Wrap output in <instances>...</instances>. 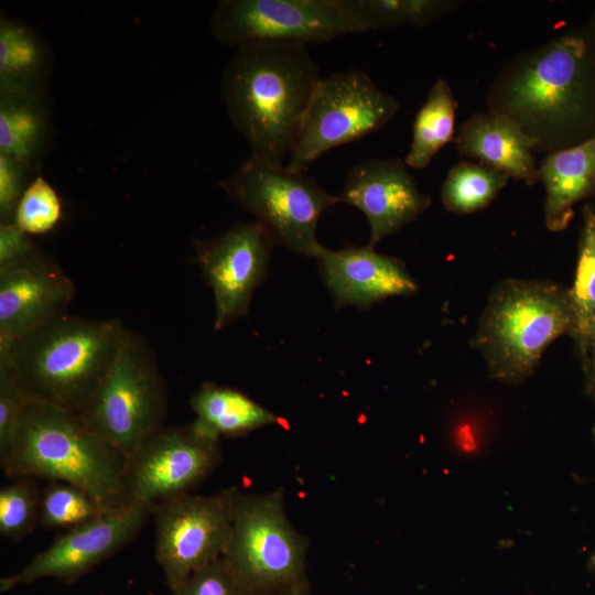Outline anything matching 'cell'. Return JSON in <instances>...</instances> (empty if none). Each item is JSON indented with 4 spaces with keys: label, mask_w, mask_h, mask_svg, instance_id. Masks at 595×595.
Returning a JSON list of instances; mask_svg holds the SVG:
<instances>
[{
    "label": "cell",
    "mask_w": 595,
    "mask_h": 595,
    "mask_svg": "<svg viewBox=\"0 0 595 595\" xmlns=\"http://www.w3.org/2000/svg\"><path fill=\"white\" fill-rule=\"evenodd\" d=\"M487 110L515 122L550 153L595 134V73L584 32L572 31L512 57L486 94Z\"/></svg>",
    "instance_id": "obj_1"
},
{
    "label": "cell",
    "mask_w": 595,
    "mask_h": 595,
    "mask_svg": "<svg viewBox=\"0 0 595 595\" xmlns=\"http://www.w3.org/2000/svg\"><path fill=\"white\" fill-rule=\"evenodd\" d=\"M320 79L307 45L253 43L236 48L224 67L220 91L250 156L285 165Z\"/></svg>",
    "instance_id": "obj_2"
},
{
    "label": "cell",
    "mask_w": 595,
    "mask_h": 595,
    "mask_svg": "<svg viewBox=\"0 0 595 595\" xmlns=\"http://www.w3.org/2000/svg\"><path fill=\"white\" fill-rule=\"evenodd\" d=\"M127 327L115 317L67 312L0 348L6 366L30 400L82 413L109 370Z\"/></svg>",
    "instance_id": "obj_3"
},
{
    "label": "cell",
    "mask_w": 595,
    "mask_h": 595,
    "mask_svg": "<svg viewBox=\"0 0 595 595\" xmlns=\"http://www.w3.org/2000/svg\"><path fill=\"white\" fill-rule=\"evenodd\" d=\"M127 457L93 430L79 413L28 400L6 475L43 477L75 485L104 511L129 504Z\"/></svg>",
    "instance_id": "obj_4"
},
{
    "label": "cell",
    "mask_w": 595,
    "mask_h": 595,
    "mask_svg": "<svg viewBox=\"0 0 595 595\" xmlns=\"http://www.w3.org/2000/svg\"><path fill=\"white\" fill-rule=\"evenodd\" d=\"M575 326L570 289L550 281L508 279L497 284L472 338L489 376L519 385L558 337Z\"/></svg>",
    "instance_id": "obj_5"
},
{
    "label": "cell",
    "mask_w": 595,
    "mask_h": 595,
    "mask_svg": "<svg viewBox=\"0 0 595 595\" xmlns=\"http://www.w3.org/2000/svg\"><path fill=\"white\" fill-rule=\"evenodd\" d=\"M166 412L167 388L154 350L127 327L109 370L79 414L128 461L164 426Z\"/></svg>",
    "instance_id": "obj_6"
},
{
    "label": "cell",
    "mask_w": 595,
    "mask_h": 595,
    "mask_svg": "<svg viewBox=\"0 0 595 595\" xmlns=\"http://www.w3.org/2000/svg\"><path fill=\"white\" fill-rule=\"evenodd\" d=\"M283 501L282 490L235 493L221 558L245 595H266L307 580V544L288 520Z\"/></svg>",
    "instance_id": "obj_7"
},
{
    "label": "cell",
    "mask_w": 595,
    "mask_h": 595,
    "mask_svg": "<svg viewBox=\"0 0 595 595\" xmlns=\"http://www.w3.org/2000/svg\"><path fill=\"white\" fill-rule=\"evenodd\" d=\"M219 186L241 208L255 215L275 245L316 257L323 247L316 237L322 213L338 203L305 173L274 166L249 156Z\"/></svg>",
    "instance_id": "obj_8"
},
{
    "label": "cell",
    "mask_w": 595,
    "mask_h": 595,
    "mask_svg": "<svg viewBox=\"0 0 595 595\" xmlns=\"http://www.w3.org/2000/svg\"><path fill=\"white\" fill-rule=\"evenodd\" d=\"M399 108L398 100L381 90L363 71L350 69L321 77L285 167L305 173L327 151L385 127Z\"/></svg>",
    "instance_id": "obj_9"
},
{
    "label": "cell",
    "mask_w": 595,
    "mask_h": 595,
    "mask_svg": "<svg viewBox=\"0 0 595 595\" xmlns=\"http://www.w3.org/2000/svg\"><path fill=\"white\" fill-rule=\"evenodd\" d=\"M214 39L235 48L253 43L321 44L356 33L346 0H220L209 19Z\"/></svg>",
    "instance_id": "obj_10"
},
{
    "label": "cell",
    "mask_w": 595,
    "mask_h": 595,
    "mask_svg": "<svg viewBox=\"0 0 595 595\" xmlns=\"http://www.w3.org/2000/svg\"><path fill=\"white\" fill-rule=\"evenodd\" d=\"M236 487L209 496L184 494L155 505V560L171 592L221 558L229 542Z\"/></svg>",
    "instance_id": "obj_11"
},
{
    "label": "cell",
    "mask_w": 595,
    "mask_h": 595,
    "mask_svg": "<svg viewBox=\"0 0 595 595\" xmlns=\"http://www.w3.org/2000/svg\"><path fill=\"white\" fill-rule=\"evenodd\" d=\"M219 440L196 421L182 426H162L128 458L129 501L153 508L188 494L217 466Z\"/></svg>",
    "instance_id": "obj_12"
},
{
    "label": "cell",
    "mask_w": 595,
    "mask_h": 595,
    "mask_svg": "<svg viewBox=\"0 0 595 595\" xmlns=\"http://www.w3.org/2000/svg\"><path fill=\"white\" fill-rule=\"evenodd\" d=\"M274 245L257 220L237 223L212 239L193 240L194 261L214 294L215 332L248 313Z\"/></svg>",
    "instance_id": "obj_13"
},
{
    "label": "cell",
    "mask_w": 595,
    "mask_h": 595,
    "mask_svg": "<svg viewBox=\"0 0 595 595\" xmlns=\"http://www.w3.org/2000/svg\"><path fill=\"white\" fill-rule=\"evenodd\" d=\"M151 517V507L132 502L69 529L22 570L2 577L0 591L8 592L43 577H54L65 583L76 582L130 543Z\"/></svg>",
    "instance_id": "obj_14"
},
{
    "label": "cell",
    "mask_w": 595,
    "mask_h": 595,
    "mask_svg": "<svg viewBox=\"0 0 595 595\" xmlns=\"http://www.w3.org/2000/svg\"><path fill=\"white\" fill-rule=\"evenodd\" d=\"M337 199L364 213L370 226V247L415 220L432 204L399 158L371 159L353 165Z\"/></svg>",
    "instance_id": "obj_15"
},
{
    "label": "cell",
    "mask_w": 595,
    "mask_h": 595,
    "mask_svg": "<svg viewBox=\"0 0 595 595\" xmlns=\"http://www.w3.org/2000/svg\"><path fill=\"white\" fill-rule=\"evenodd\" d=\"M75 284L41 249L0 269V348L66 312Z\"/></svg>",
    "instance_id": "obj_16"
},
{
    "label": "cell",
    "mask_w": 595,
    "mask_h": 595,
    "mask_svg": "<svg viewBox=\"0 0 595 595\" xmlns=\"http://www.w3.org/2000/svg\"><path fill=\"white\" fill-rule=\"evenodd\" d=\"M315 258L336 307L368 309L383 299L411 295L418 290L400 260L368 245L340 250L322 247Z\"/></svg>",
    "instance_id": "obj_17"
},
{
    "label": "cell",
    "mask_w": 595,
    "mask_h": 595,
    "mask_svg": "<svg viewBox=\"0 0 595 595\" xmlns=\"http://www.w3.org/2000/svg\"><path fill=\"white\" fill-rule=\"evenodd\" d=\"M456 151L508 175L533 185L540 182L536 143L515 122L488 111L473 113L455 133Z\"/></svg>",
    "instance_id": "obj_18"
},
{
    "label": "cell",
    "mask_w": 595,
    "mask_h": 595,
    "mask_svg": "<svg viewBox=\"0 0 595 595\" xmlns=\"http://www.w3.org/2000/svg\"><path fill=\"white\" fill-rule=\"evenodd\" d=\"M539 172L545 190V226L562 231L574 217L575 205L594 194L595 134L576 145L547 153Z\"/></svg>",
    "instance_id": "obj_19"
},
{
    "label": "cell",
    "mask_w": 595,
    "mask_h": 595,
    "mask_svg": "<svg viewBox=\"0 0 595 595\" xmlns=\"http://www.w3.org/2000/svg\"><path fill=\"white\" fill-rule=\"evenodd\" d=\"M44 94L0 93V154L36 170L48 141Z\"/></svg>",
    "instance_id": "obj_20"
},
{
    "label": "cell",
    "mask_w": 595,
    "mask_h": 595,
    "mask_svg": "<svg viewBox=\"0 0 595 595\" xmlns=\"http://www.w3.org/2000/svg\"><path fill=\"white\" fill-rule=\"evenodd\" d=\"M195 421L218 437H236L275 424L279 418L244 392L205 381L191 397Z\"/></svg>",
    "instance_id": "obj_21"
},
{
    "label": "cell",
    "mask_w": 595,
    "mask_h": 595,
    "mask_svg": "<svg viewBox=\"0 0 595 595\" xmlns=\"http://www.w3.org/2000/svg\"><path fill=\"white\" fill-rule=\"evenodd\" d=\"M48 53L40 36L22 22L0 20V93L44 94Z\"/></svg>",
    "instance_id": "obj_22"
},
{
    "label": "cell",
    "mask_w": 595,
    "mask_h": 595,
    "mask_svg": "<svg viewBox=\"0 0 595 595\" xmlns=\"http://www.w3.org/2000/svg\"><path fill=\"white\" fill-rule=\"evenodd\" d=\"M456 101L450 84L437 78L419 109L404 162L412 169L426 167L440 150L454 140Z\"/></svg>",
    "instance_id": "obj_23"
},
{
    "label": "cell",
    "mask_w": 595,
    "mask_h": 595,
    "mask_svg": "<svg viewBox=\"0 0 595 595\" xmlns=\"http://www.w3.org/2000/svg\"><path fill=\"white\" fill-rule=\"evenodd\" d=\"M356 32L378 31L404 24L428 25L459 4L454 0H346Z\"/></svg>",
    "instance_id": "obj_24"
},
{
    "label": "cell",
    "mask_w": 595,
    "mask_h": 595,
    "mask_svg": "<svg viewBox=\"0 0 595 595\" xmlns=\"http://www.w3.org/2000/svg\"><path fill=\"white\" fill-rule=\"evenodd\" d=\"M508 175L479 162L463 161L447 173L441 188L445 210L470 214L488 206L507 185Z\"/></svg>",
    "instance_id": "obj_25"
},
{
    "label": "cell",
    "mask_w": 595,
    "mask_h": 595,
    "mask_svg": "<svg viewBox=\"0 0 595 595\" xmlns=\"http://www.w3.org/2000/svg\"><path fill=\"white\" fill-rule=\"evenodd\" d=\"M575 326V339L583 361L586 357L587 332L595 318V205L586 203L582 209L577 263L573 286L570 289Z\"/></svg>",
    "instance_id": "obj_26"
},
{
    "label": "cell",
    "mask_w": 595,
    "mask_h": 595,
    "mask_svg": "<svg viewBox=\"0 0 595 595\" xmlns=\"http://www.w3.org/2000/svg\"><path fill=\"white\" fill-rule=\"evenodd\" d=\"M104 512L107 511L84 489L68 483L51 480L41 494L39 524L46 529L67 531Z\"/></svg>",
    "instance_id": "obj_27"
},
{
    "label": "cell",
    "mask_w": 595,
    "mask_h": 595,
    "mask_svg": "<svg viewBox=\"0 0 595 595\" xmlns=\"http://www.w3.org/2000/svg\"><path fill=\"white\" fill-rule=\"evenodd\" d=\"M41 494L30 477L0 489V533L11 541H20L33 532L40 520Z\"/></svg>",
    "instance_id": "obj_28"
},
{
    "label": "cell",
    "mask_w": 595,
    "mask_h": 595,
    "mask_svg": "<svg viewBox=\"0 0 595 595\" xmlns=\"http://www.w3.org/2000/svg\"><path fill=\"white\" fill-rule=\"evenodd\" d=\"M62 215L61 199L53 186L36 175L23 193L13 224L28 235L52 230Z\"/></svg>",
    "instance_id": "obj_29"
},
{
    "label": "cell",
    "mask_w": 595,
    "mask_h": 595,
    "mask_svg": "<svg viewBox=\"0 0 595 595\" xmlns=\"http://www.w3.org/2000/svg\"><path fill=\"white\" fill-rule=\"evenodd\" d=\"M28 400L10 370L0 365V465L4 474L11 463L14 435Z\"/></svg>",
    "instance_id": "obj_30"
},
{
    "label": "cell",
    "mask_w": 595,
    "mask_h": 595,
    "mask_svg": "<svg viewBox=\"0 0 595 595\" xmlns=\"http://www.w3.org/2000/svg\"><path fill=\"white\" fill-rule=\"evenodd\" d=\"M172 595H245L223 558L191 575Z\"/></svg>",
    "instance_id": "obj_31"
},
{
    "label": "cell",
    "mask_w": 595,
    "mask_h": 595,
    "mask_svg": "<svg viewBox=\"0 0 595 595\" xmlns=\"http://www.w3.org/2000/svg\"><path fill=\"white\" fill-rule=\"evenodd\" d=\"M28 165L11 156L0 154V219L13 224L19 202L30 183Z\"/></svg>",
    "instance_id": "obj_32"
},
{
    "label": "cell",
    "mask_w": 595,
    "mask_h": 595,
    "mask_svg": "<svg viewBox=\"0 0 595 595\" xmlns=\"http://www.w3.org/2000/svg\"><path fill=\"white\" fill-rule=\"evenodd\" d=\"M40 248L14 224L0 225V269L19 263Z\"/></svg>",
    "instance_id": "obj_33"
},
{
    "label": "cell",
    "mask_w": 595,
    "mask_h": 595,
    "mask_svg": "<svg viewBox=\"0 0 595 595\" xmlns=\"http://www.w3.org/2000/svg\"><path fill=\"white\" fill-rule=\"evenodd\" d=\"M583 363L586 372L585 392L595 402V318L588 327L586 357Z\"/></svg>",
    "instance_id": "obj_34"
},
{
    "label": "cell",
    "mask_w": 595,
    "mask_h": 595,
    "mask_svg": "<svg viewBox=\"0 0 595 595\" xmlns=\"http://www.w3.org/2000/svg\"><path fill=\"white\" fill-rule=\"evenodd\" d=\"M583 32L595 73V8L589 14L587 24L583 29Z\"/></svg>",
    "instance_id": "obj_35"
},
{
    "label": "cell",
    "mask_w": 595,
    "mask_h": 595,
    "mask_svg": "<svg viewBox=\"0 0 595 595\" xmlns=\"http://www.w3.org/2000/svg\"><path fill=\"white\" fill-rule=\"evenodd\" d=\"M266 595H310L309 581H302L289 587L271 592Z\"/></svg>",
    "instance_id": "obj_36"
},
{
    "label": "cell",
    "mask_w": 595,
    "mask_h": 595,
    "mask_svg": "<svg viewBox=\"0 0 595 595\" xmlns=\"http://www.w3.org/2000/svg\"><path fill=\"white\" fill-rule=\"evenodd\" d=\"M589 569L595 572V553L589 558L588 562Z\"/></svg>",
    "instance_id": "obj_37"
},
{
    "label": "cell",
    "mask_w": 595,
    "mask_h": 595,
    "mask_svg": "<svg viewBox=\"0 0 595 595\" xmlns=\"http://www.w3.org/2000/svg\"><path fill=\"white\" fill-rule=\"evenodd\" d=\"M592 437H593V442L595 444V425L592 429Z\"/></svg>",
    "instance_id": "obj_38"
},
{
    "label": "cell",
    "mask_w": 595,
    "mask_h": 595,
    "mask_svg": "<svg viewBox=\"0 0 595 595\" xmlns=\"http://www.w3.org/2000/svg\"><path fill=\"white\" fill-rule=\"evenodd\" d=\"M593 197H594V199H595V191H594ZM594 205H595V203H594Z\"/></svg>",
    "instance_id": "obj_39"
}]
</instances>
